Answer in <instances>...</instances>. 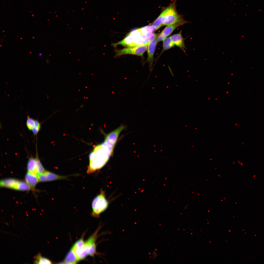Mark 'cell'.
Listing matches in <instances>:
<instances>
[{
	"label": "cell",
	"mask_w": 264,
	"mask_h": 264,
	"mask_svg": "<svg viewBox=\"0 0 264 264\" xmlns=\"http://www.w3.org/2000/svg\"><path fill=\"white\" fill-rule=\"evenodd\" d=\"M35 260L34 263L35 264H52L48 259L43 257L40 254H38L35 256Z\"/></svg>",
	"instance_id": "obj_17"
},
{
	"label": "cell",
	"mask_w": 264,
	"mask_h": 264,
	"mask_svg": "<svg viewBox=\"0 0 264 264\" xmlns=\"http://www.w3.org/2000/svg\"><path fill=\"white\" fill-rule=\"evenodd\" d=\"M108 204L105 192L101 189L100 194L94 198L92 202V216L95 217H99L101 214L107 209Z\"/></svg>",
	"instance_id": "obj_3"
},
{
	"label": "cell",
	"mask_w": 264,
	"mask_h": 264,
	"mask_svg": "<svg viewBox=\"0 0 264 264\" xmlns=\"http://www.w3.org/2000/svg\"><path fill=\"white\" fill-rule=\"evenodd\" d=\"M69 176L58 175L46 170L43 173L39 175L38 177L40 182H44L67 179Z\"/></svg>",
	"instance_id": "obj_6"
},
{
	"label": "cell",
	"mask_w": 264,
	"mask_h": 264,
	"mask_svg": "<svg viewBox=\"0 0 264 264\" xmlns=\"http://www.w3.org/2000/svg\"><path fill=\"white\" fill-rule=\"evenodd\" d=\"M41 128V124L38 120H35L34 126L32 130V132L35 135L38 134Z\"/></svg>",
	"instance_id": "obj_20"
},
{
	"label": "cell",
	"mask_w": 264,
	"mask_h": 264,
	"mask_svg": "<svg viewBox=\"0 0 264 264\" xmlns=\"http://www.w3.org/2000/svg\"><path fill=\"white\" fill-rule=\"evenodd\" d=\"M79 261L75 252L71 248L66 256L64 262L65 264H76Z\"/></svg>",
	"instance_id": "obj_14"
},
{
	"label": "cell",
	"mask_w": 264,
	"mask_h": 264,
	"mask_svg": "<svg viewBox=\"0 0 264 264\" xmlns=\"http://www.w3.org/2000/svg\"><path fill=\"white\" fill-rule=\"evenodd\" d=\"M19 180L12 178L4 179L0 181V186L2 187L18 190Z\"/></svg>",
	"instance_id": "obj_10"
},
{
	"label": "cell",
	"mask_w": 264,
	"mask_h": 264,
	"mask_svg": "<svg viewBox=\"0 0 264 264\" xmlns=\"http://www.w3.org/2000/svg\"><path fill=\"white\" fill-rule=\"evenodd\" d=\"M27 172L32 173L38 176L39 174L35 158L32 157L29 158L27 162Z\"/></svg>",
	"instance_id": "obj_13"
},
{
	"label": "cell",
	"mask_w": 264,
	"mask_h": 264,
	"mask_svg": "<svg viewBox=\"0 0 264 264\" xmlns=\"http://www.w3.org/2000/svg\"><path fill=\"white\" fill-rule=\"evenodd\" d=\"M172 40L175 45L184 50L185 47L184 40L181 34V32L175 34L171 36Z\"/></svg>",
	"instance_id": "obj_12"
},
{
	"label": "cell",
	"mask_w": 264,
	"mask_h": 264,
	"mask_svg": "<svg viewBox=\"0 0 264 264\" xmlns=\"http://www.w3.org/2000/svg\"><path fill=\"white\" fill-rule=\"evenodd\" d=\"M25 179L26 182L33 190L34 189L36 185L40 182L38 176L28 172L26 174Z\"/></svg>",
	"instance_id": "obj_11"
},
{
	"label": "cell",
	"mask_w": 264,
	"mask_h": 264,
	"mask_svg": "<svg viewBox=\"0 0 264 264\" xmlns=\"http://www.w3.org/2000/svg\"><path fill=\"white\" fill-rule=\"evenodd\" d=\"M147 38L150 42L155 39L157 38L158 36L157 34L153 32L150 33L146 34Z\"/></svg>",
	"instance_id": "obj_22"
},
{
	"label": "cell",
	"mask_w": 264,
	"mask_h": 264,
	"mask_svg": "<svg viewBox=\"0 0 264 264\" xmlns=\"http://www.w3.org/2000/svg\"><path fill=\"white\" fill-rule=\"evenodd\" d=\"M176 0L163 10L159 16L163 26H168L180 22L186 21L178 13L176 8Z\"/></svg>",
	"instance_id": "obj_2"
},
{
	"label": "cell",
	"mask_w": 264,
	"mask_h": 264,
	"mask_svg": "<svg viewBox=\"0 0 264 264\" xmlns=\"http://www.w3.org/2000/svg\"><path fill=\"white\" fill-rule=\"evenodd\" d=\"M84 235L81 238L77 241L71 247L79 261L81 260L85 243L84 239Z\"/></svg>",
	"instance_id": "obj_9"
},
{
	"label": "cell",
	"mask_w": 264,
	"mask_h": 264,
	"mask_svg": "<svg viewBox=\"0 0 264 264\" xmlns=\"http://www.w3.org/2000/svg\"><path fill=\"white\" fill-rule=\"evenodd\" d=\"M35 120L28 115L26 124L28 129L29 130H32L33 128L34 125Z\"/></svg>",
	"instance_id": "obj_21"
},
{
	"label": "cell",
	"mask_w": 264,
	"mask_h": 264,
	"mask_svg": "<svg viewBox=\"0 0 264 264\" xmlns=\"http://www.w3.org/2000/svg\"><path fill=\"white\" fill-rule=\"evenodd\" d=\"M125 128V126H121L106 136L104 142L113 151L119 135Z\"/></svg>",
	"instance_id": "obj_5"
},
{
	"label": "cell",
	"mask_w": 264,
	"mask_h": 264,
	"mask_svg": "<svg viewBox=\"0 0 264 264\" xmlns=\"http://www.w3.org/2000/svg\"><path fill=\"white\" fill-rule=\"evenodd\" d=\"M174 45L171 37L165 38L163 40V51L170 49Z\"/></svg>",
	"instance_id": "obj_16"
},
{
	"label": "cell",
	"mask_w": 264,
	"mask_h": 264,
	"mask_svg": "<svg viewBox=\"0 0 264 264\" xmlns=\"http://www.w3.org/2000/svg\"><path fill=\"white\" fill-rule=\"evenodd\" d=\"M42 54L41 53H39V55L40 56H42Z\"/></svg>",
	"instance_id": "obj_23"
},
{
	"label": "cell",
	"mask_w": 264,
	"mask_h": 264,
	"mask_svg": "<svg viewBox=\"0 0 264 264\" xmlns=\"http://www.w3.org/2000/svg\"><path fill=\"white\" fill-rule=\"evenodd\" d=\"M158 41L157 38L150 42L148 48V61L149 63V68L151 71L153 62V56Z\"/></svg>",
	"instance_id": "obj_8"
},
{
	"label": "cell",
	"mask_w": 264,
	"mask_h": 264,
	"mask_svg": "<svg viewBox=\"0 0 264 264\" xmlns=\"http://www.w3.org/2000/svg\"><path fill=\"white\" fill-rule=\"evenodd\" d=\"M37 153L36 152V157L35 158L36 161L38 172L39 174L40 175L43 173L46 170H45L44 168L43 167L40 162L38 157Z\"/></svg>",
	"instance_id": "obj_18"
},
{
	"label": "cell",
	"mask_w": 264,
	"mask_h": 264,
	"mask_svg": "<svg viewBox=\"0 0 264 264\" xmlns=\"http://www.w3.org/2000/svg\"><path fill=\"white\" fill-rule=\"evenodd\" d=\"M148 45L130 47L116 51L115 57L128 54L142 56L144 53L148 49Z\"/></svg>",
	"instance_id": "obj_4"
},
{
	"label": "cell",
	"mask_w": 264,
	"mask_h": 264,
	"mask_svg": "<svg viewBox=\"0 0 264 264\" xmlns=\"http://www.w3.org/2000/svg\"><path fill=\"white\" fill-rule=\"evenodd\" d=\"M187 22L186 21L181 22L167 26L162 32L158 35L157 38L158 42L163 40L171 34L176 29Z\"/></svg>",
	"instance_id": "obj_7"
},
{
	"label": "cell",
	"mask_w": 264,
	"mask_h": 264,
	"mask_svg": "<svg viewBox=\"0 0 264 264\" xmlns=\"http://www.w3.org/2000/svg\"><path fill=\"white\" fill-rule=\"evenodd\" d=\"M113 152L104 142L95 146L89 155L87 173L91 174L101 169L107 163Z\"/></svg>",
	"instance_id": "obj_1"
},
{
	"label": "cell",
	"mask_w": 264,
	"mask_h": 264,
	"mask_svg": "<svg viewBox=\"0 0 264 264\" xmlns=\"http://www.w3.org/2000/svg\"><path fill=\"white\" fill-rule=\"evenodd\" d=\"M31 189V187L26 182L19 181L18 183V190L20 191H29Z\"/></svg>",
	"instance_id": "obj_19"
},
{
	"label": "cell",
	"mask_w": 264,
	"mask_h": 264,
	"mask_svg": "<svg viewBox=\"0 0 264 264\" xmlns=\"http://www.w3.org/2000/svg\"><path fill=\"white\" fill-rule=\"evenodd\" d=\"M139 29L142 35H146L157 30L156 28L152 25L146 26Z\"/></svg>",
	"instance_id": "obj_15"
}]
</instances>
